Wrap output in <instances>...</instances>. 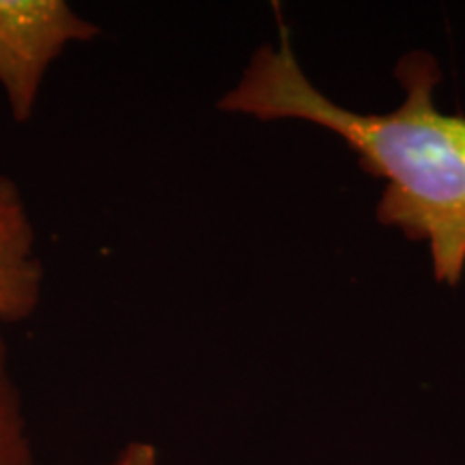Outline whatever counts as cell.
Here are the masks:
<instances>
[{
	"mask_svg": "<svg viewBox=\"0 0 465 465\" xmlns=\"http://www.w3.org/2000/svg\"><path fill=\"white\" fill-rule=\"evenodd\" d=\"M394 75L405 91L399 108L377 114L339 106L300 67L278 11V45L254 52L218 108L259 121H308L342 138L360 168L386 182L377 220L427 243L435 281L457 287L465 274V116L435 106L444 74L429 52H407Z\"/></svg>",
	"mask_w": 465,
	"mask_h": 465,
	"instance_id": "6da1fadb",
	"label": "cell"
},
{
	"mask_svg": "<svg viewBox=\"0 0 465 465\" xmlns=\"http://www.w3.org/2000/svg\"><path fill=\"white\" fill-rule=\"evenodd\" d=\"M100 35L63 0H0V86L14 121L33 119L45 74L63 50Z\"/></svg>",
	"mask_w": 465,
	"mask_h": 465,
	"instance_id": "7a4b0ae2",
	"label": "cell"
},
{
	"mask_svg": "<svg viewBox=\"0 0 465 465\" xmlns=\"http://www.w3.org/2000/svg\"><path fill=\"white\" fill-rule=\"evenodd\" d=\"M44 274L37 232L20 185L0 174V323H20L35 315Z\"/></svg>",
	"mask_w": 465,
	"mask_h": 465,
	"instance_id": "3957f363",
	"label": "cell"
},
{
	"mask_svg": "<svg viewBox=\"0 0 465 465\" xmlns=\"http://www.w3.org/2000/svg\"><path fill=\"white\" fill-rule=\"evenodd\" d=\"M0 465H37L17 386L9 371V349L0 330Z\"/></svg>",
	"mask_w": 465,
	"mask_h": 465,
	"instance_id": "277c9868",
	"label": "cell"
},
{
	"mask_svg": "<svg viewBox=\"0 0 465 465\" xmlns=\"http://www.w3.org/2000/svg\"><path fill=\"white\" fill-rule=\"evenodd\" d=\"M113 465H160L158 449L149 441L134 440L121 449Z\"/></svg>",
	"mask_w": 465,
	"mask_h": 465,
	"instance_id": "5b68a950",
	"label": "cell"
}]
</instances>
